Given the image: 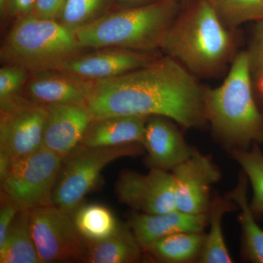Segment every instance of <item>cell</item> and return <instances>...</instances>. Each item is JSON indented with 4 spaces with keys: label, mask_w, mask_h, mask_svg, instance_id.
Returning a JSON list of instances; mask_svg holds the SVG:
<instances>
[{
    "label": "cell",
    "mask_w": 263,
    "mask_h": 263,
    "mask_svg": "<svg viewBox=\"0 0 263 263\" xmlns=\"http://www.w3.org/2000/svg\"><path fill=\"white\" fill-rule=\"evenodd\" d=\"M86 107L92 120L112 116H162L186 128L206 122L202 86L165 55L124 75L94 81Z\"/></svg>",
    "instance_id": "obj_1"
},
{
    "label": "cell",
    "mask_w": 263,
    "mask_h": 263,
    "mask_svg": "<svg viewBox=\"0 0 263 263\" xmlns=\"http://www.w3.org/2000/svg\"><path fill=\"white\" fill-rule=\"evenodd\" d=\"M241 35L221 22L206 0L182 7L164 36L160 51L195 77L215 79L229 70Z\"/></svg>",
    "instance_id": "obj_2"
},
{
    "label": "cell",
    "mask_w": 263,
    "mask_h": 263,
    "mask_svg": "<svg viewBox=\"0 0 263 263\" xmlns=\"http://www.w3.org/2000/svg\"><path fill=\"white\" fill-rule=\"evenodd\" d=\"M204 116L226 141L247 146L263 143V114L257 104L245 50L232 62L224 81L202 86Z\"/></svg>",
    "instance_id": "obj_3"
},
{
    "label": "cell",
    "mask_w": 263,
    "mask_h": 263,
    "mask_svg": "<svg viewBox=\"0 0 263 263\" xmlns=\"http://www.w3.org/2000/svg\"><path fill=\"white\" fill-rule=\"evenodd\" d=\"M182 6L174 0H157L110 11L75 32L84 48L117 47L140 51L160 50L166 33Z\"/></svg>",
    "instance_id": "obj_4"
},
{
    "label": "cell",
    "mask_w": 263,
    "mask_h": 263,
    "mask_svg": "<svg viewBox=\"0 0 263 263\" xmlns=\"http://www.w3.org/2000/svg\"><path fill=\"white\" fill-rule=\"evenodd\" d=\"M84 50L73 31L57 20L30 14L16 18L2 43L0 60L33 73L57 70Z\"/></svg>",
    "instance_id": "obj_5"
},
{
    "label": "cell",
    "mask_w": 263,
    "mask_h": 263,
    "mask_svg": "<svg viewBox=\"0 0 263 263\" xmlns=\"http://www.w3.org/2000/svg\"><path fill=\"white\" fill-rule=\"evenodd\" d=\"M138 143L105 147L79 145L64 159L53 190V205L72 215L96 187L103 170L118 159L138 155L141 149Z\"/></svg>",
    "instance_id": "obj_6"
},
{
    "label": "cell",
    "mask_w": 263,
    "mask_h": 263,
    "mask_svg": "<svg viewBox=\"0 0 263 263\" xmlns=\"http://www.w3.org/2000/svg\"><path fill=\"white\" fill-rule=\"evenodd\" d=\"M64 159L44 147L17 159L1 181V192L20 210L51 205Z\"/></svg>",
    "instance_id": "obj_7"
},
{
    "label": "cell",
    "mask_w": 263,
    "mask_h": 263,
    "mask_svg": "<svg viewBox=\"0 0 263 263\" xmlns=\"http://www.w3.org/2000/svg\"><path fill=\"white\" fill-rule=\"evenodd\" d=\"M28 212L41 263L86 262L89 242L79 233L70 214L53 204Z\"/></svg>",
    "instance_id": "obj_8"
},
{
    "label": "cell",
    "mask_w": 263,
    "mask_h": 263,
    "mask_svg": "<svg viewBox=\"0 0 263 263\" xmlns=\"http://www.w3.org/2000/svg\"><path fill=\"white\" fill-rule=\"evenodd\" d=\"M47 114L48 106L33 103L22 94L0 103V147L13 161L42 148Z\"/></svg>",
    "instance_id": "obj_9"
},
{
    "label": "cell",
    "mask_w": 263,
    "mask_h": 263,
    "mask_svg": "<svg viewBox=\"0 0 263 263\" xmlns=\"http://www.w3.org/2000/svg\"><path fill=\"white\" fill-rule=\"evenodd\" d=\"M118 199L145 214H165L176 210L173 174L152 168L146 175L122 171L115 185Z\"/></svg>",
    "instance_id": "obj_10"
},
{
    "label": "cell",
    "mask_w": 263,
    "mask_h": 263,
    "mask_svg": "<svg viewBox=\"0 0 263 263\" xmlns=\"http://www.w3.org/2000/svg\"><path fill=\"white\" fill-rule=\"evenodd\" d=\"M161 56L159 51L102 48L72 57L57 70L85 80H105L141 68Z\"/></svg>",
    "instance_id": "obj_11"
},
{
    "label": "cell",
    "mask_w": 263,
    "mask_h": 263,
    "mask_svg": "<svg viewBox=\"0 0 263 263\" xmlns=\"http://www.w3.org/2000/svg\"><path fill=\"white\" fill-rule=\"evenodd\" d=\"M176 210L190 214H205L209 190L219 174L205 156L195 152L189 160L173 170Z\"/></svg>",
    "instance_id": "obj_12"
},
{
    "label": "cell",
    "mask_w": 263,
    "mask_h": 263,
    "mask_svg": "<svg viewBox=\"0 0 263 263\" xmlns=\"http://www.w3.org/2000/svg\"><path fill=\"white\" fill-rule=\"evenodd\" d=\"M91 121L86 105L59 104L48 106L43 147L65 158L80 145Z\"/></svg>",
    "instance_id": "obj_13"
},
{
    "label": "cell",
    "mask_w": 263,
    "mask_h": 263,
    "mask_svg": "<svg viewBox=\"0 0 263 263\" xmlns=\"http://www.w3.org/2000/svg\"><path fill=\"white\" fill-rule=\"evenodd\" d=\"M94 81L59 70L33 72L22 94L33 103L50 106L59 104L86 105Z\"/></svg>",
    "instance_id": "obj_14"
},
{
    "label": "cell",
    "mask_w": 263,
    "mask_h": 263,
    "mask_svg": "<svg viewBox=\"0 0 263 263\" xmlns=\"http://www.w3.org/2000/svg\"><path fill=\"white\" fill-rule=\"evenodd\" d=\"M142 144L152 168L163 171L176 168L195 152L186 144L174 121L162 116L148 117Z\"/></svg>",
    "instance_id": "obj_15"
},
{
    "label": "cell",
    "mask_w": 263,
    "mask_h": 263,
    "mask_svg": "<svg viewBox=\"0 0 263 263\" xmlns=\"http://www.w3.org/2000/svg\"><path fill=\"white\" fill-rule=\"evenodd\" d=\"M205 214H190L176 210L165 214H133L129 228L143 250L155 241L178 233H200L206 224Z\"/></svg>",
    "instance_id": "obj_16"
},
{
    "label": "cell",
    "mask_w": 263,
    "mask_h": 263,
    "mask_svg": "<svg viewBox=\"0 0 263 263\" xmlns=\"http://www.w3.org/2000/svg\"><path fill=\"white\" fill-rule=\"evenodd\" d=\"M148 117L112 116L90 123L80 145L89 147L120 146L141 143Z\"/></svg>",
    "instance_id": "obj_17"
},
{
    "label": "cell",
    "mask_w": 263,
    "mask_h": 263,
    "mask_svg": "<svg viewBox=\"0 0 263 263\" xmlns=\"http://www.w3.org/2000/svg\"><path fill=\"white\" fill-rule=\"evenodd\" d=\"M142 250L130 228L121 226L110 238L89 243L86 262H135L141 257Z\"/></svg>",
    "instance_id": "obj_18"
},
{
    "label": "cell",
    "mask_w": 263,
    "mask_h": 263,
    "mask_svg": "<svg viewBox=\"0 0 263 263\" xmlns=\"http://www.w3.org/2000/svg\"><path fill=\"white\" fill-rule=\"evenodd\" d=\"M1 263H41L29 226L28 211L20 210L0 243Z\"/></svg>",
    "instance_id": "obj_19"
},
{
    "label": "cell",
    "mask_w": 263,
    "mask_h": 263,
    "mask_svg": "<svg viewBox=\"0 0 263 263\" xmlns=\"http://www.w3.org/2000/svg\"><path fill=\"white\" fill-rule=\"evenodd\" d=\"M71 216L79 233L89 243L110 238L122 226L114 213L100 204H81Z\"/></svg>",
    "instance_id": "obj_20"
},
{
    "label": "cell",
    "mask_w": 263,
    "mask_h": 263,
    "mask_svg": "<svg viewBox=\"0 0 263 263\" xmlns=\"http://www.w3.org/2000/svg\"><path fill=\"white\" fill-rule=\"evenodd\" d=\"M204 240L200 233H175L157 240L144 251L162 262H188L201 252Z\"/></svg>",
    "instance_id": "obj_21"
},
{
    "label": "cell",
    "mask_w": 263,
    "mask_h": 263,
    "mask_svg": "<svg viewBox=\"0 0 263 263\" xmlns=\"http://www.w3.org/2000/svg\"><path fill=\"white\" fill-rule=\"evenodd\" d=\"M230 197L237 202L241 210L239 220L249 258L254 262L263 263V230L254 221L253 212L247 202L245 178L240 179L238 186L230 193Z\"/></svg>",
    "instance_id": "obj_22"
},
{
    "label": "cell",
    "mask_w": 263,
    "mask_h": 263,
    "mask_svg": "<svg viewBox=\"0 0 263 263\" xmlns=\"http://www.w3.org/2000/svg\"><path fill=\"white\" fill-rule=\"evenodd\" d=\"M114 5V0H66L57 21L74 32L108 14Z\"/></svg>",
    "instance_id": "obj_23"
},
{
    "label": "cell",
    "mask_w": 263,
    "mask_h": 263,
    "mask_svg": "<svg viewBox=\"0 0 263 263\" xmlns=\"http://www.w3.org/2000/svg\"><path fill=\"white\" fill-rule=\"evenodd\" d=\"M231 204L219 197L212 202L210 212V233L204 240L201 251L202 262L230 263V257L224 239L221 220L224 213L231 209Z\"/></svg>",
    "instance_id": "obj_24"
},
{
    "label": "cell",
    "mask_w": 263,
    "mask_h": 263,
    "mask_svg": "<svg viewBox=\"0 0 263 263\" xmlns=\"http://www.w3.org/2000/svg\"><path fill=\"white\" fill-rule=\"evenodd\" d=\"M227 27L238 29L242 24L263 20V0H206Z\"/></svg>",
    "instance_id": "obj_25"
},
{
    "label": "cell",
    "mask_w": 263,
    "mask_h": 263,
    "mask_svg": "<svg viewBox=\"0 0 263 263\" xmlns=\"http://www.w3.org/2000/svg\"><path fill=\"white\" fill-rule=\"evenodd\" d=\"M233 156L248 176L254 195L250 209L254 214H263V155L257 143L249 151H235Z\"/></svg>",
    "instance_id": "obj_26"
},
{
    "label": "cell",
    "mask_w": 263,
    "mask_h": 263,
    "mask_svg": "<svg viewBox=\"0 0 263 263\" xmlns=\"http://www.w3.org/2000/svg\"><path fill=\"white\" fill-rule=\"evenodd\" d=\"M245 51L256 99L263 103V20L254 23Z\"/></svg>",
    "instance_id": "obj_27"
},
{
    "label": "cell",
    "mask_w": 263,
    "mask_h": 263,
    "mask_svg": "<svg viewBox=\"0 0 263 263\" xmlns=\"http://www.w3.org/2000/svg\"><path fill=\"white\" fill-rule=\"evenodd\" d=\"M30 74L21 66L3 65L0 69V103L22 95Z\"/></svg>",
    "instance_id": "obj_28"
},
{
    "label": "cell",
    "mask_w": 263,
    "mask_h": 263,
    "mask_svg": "<svg viewBox=\"0 0 263 263\" xmlns=\"http://www.w3.org/2000/svg\"><path fill=\"white\" fill-rule=\"evenodd\" d=\"M20 209L13 202L1 192V208H0V243L4 240L8 230L15 220Z\"/></svg>",
    "instance_id": "obj_29"
},
{
    "label": "cell",
    "mask_w": 263,
    "mask_h": 263,
    "mask_svg": "<svg viewBox=\"0 0 263 263\" xmlns=\"http://www.w3.org/2000/svg\"><path fill=\"white\" fill-rule=\"evenodd\" d=\"M66 0H36L32 14L39 18L57 20Z\"/></svg>",
    "instance_id": "obj_30"
},
{
    "label": "cell",
    "mask_w": 263,
    "mask_h": 263,
    "mask_svg": "<svg viewBox=\"0 0 263 263\" xmlns=\"http://www.w3.org/2000/svg\"><path fill=\"white\" fill-rule=\"evenodd\" d=\"M36 0H6L5 15L22 18L32 14Z\"/></svg>",
    "instance_id": "obj_31"
},
{
    "label": "cell",
    "mask_w": 263,
    "mask_h": 263,
    "mask_svg": "<svg viewBox=\"0 0 263 263\" xmlns=\"http://www.w3.org/2000/svg\"><path fill=\"white\" fill-rule=\"evenodd\" d=\"M13 160L5 148L0 147V181H3L9 172Z\"/></svg>",
    "instance_id": "obj_32"
},
{
    "label": "cell",
    "mask_w": 263,
    "mask_h": 263,
    "mask_svg": "<svg viewBox=\"0 0 263 263\" xmlns=\"http://www.w3.org/2000/svg\"><path fill=\"white\" fill-rule=\"evenodd\" d=\"M114 3L119 7V9L122 8H133V7L141 6L157 0H114Z\"/></svg>",
    "instance_id": "obj_33"
},
{
    "label": "cell",
    "mask_w": 263,
    "mask_h": 263,
    "mask_svg": "<svg viewBox=\"0 0 263 263\" xmlns=\"http://www.w3.org/2000/svg\"><path fill=\"white\" fill-rule=\"evenodd\" d=\"M5 6H6V0H0V13L3 17L5 15Z\"/></svg>",
    "instance_id": "obj_34"
},
{
    "label": "cell",
    "mask_w": 263,
    "mask_h": 263,
    "mask_svg": "<svg viewBox=\"0 0 263 263\" xmlns=\"http://www.w3.org/2000/svg\"><path fill=\"white\" fill-rule=\"evenodd\" d=\"M174 1L176 2V3H179V5L183 7L185 6V5H188L189 3H191L193 0H174Z\"/></svg>",
    "instance_id": "obj_35"
}]
</instances>
